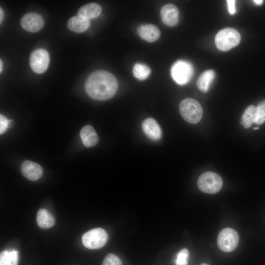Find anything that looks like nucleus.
Masks as SVG:
<instances>
[{
    "mask_svg": "<svg viewBox=\"0 0 265 265\" xmlns=\"http://www.w3.org/2000/svg\"><path fill=\"white\" fill-rule=\"evenodd\" d=\"M142 130L150 139L157 141L160 139L162 132L157 122L152 118L145 119L142 123Z\"/></svg>",
    "mask_w": 265,
    "mask_h": 265,
    "instance_id": "obj_12",
    "label": "nucleus"
},
{
    "mask_svg": "<svg viewBox=\"0 0 265 265\" xmlns=\"http://www.w3.org/2000/svg\"><path fill=\"white\" fill-rule=\"evenodd\" d=\"M14 122L12 120H8V128H12L14 125Z\"/></svg>",
    "mask_w": 265,
    "mask_h": 265,
    "instance_id": "obj_27",
    "label": "nucleus"
},
{
    "mask_svg": "<svg viewBox=\"0 0 265 265\" xmlns=\"http://www.w3.org/2000/svg\"><path fill=\"white\" fill-rule=\"evenodd\" d=\"M240 35L233 28L227 27L220 30L215 37V43L221 51H228L238 46L240 43Z\"/></svg>",
    "mask_w": 265,
    "mask_h": 265,
    "instance_id": "obj_3",
    "label": "nucleus"
},
{
    "mask_svg": "<svg viewBox=\"0 0 265 265\" xmlns=\"http://www.w3.org/2000/svg\"><path fill=\"white\" fill-rule=\"evenodd\" d=\"M253 2L257 5H260L263 3L264 1L262 0H254Z\"/></svg>",
    "mask_w": 265,
    "mask_h": 265,
    "instance_id": "obj_28",
    "label": "nucleus"
},
{
    "mask_svg": "<svg viewBox=\"0 0 265 265\" xmlns=\"http://www.w3.org/2000/svg\"><path fill=\"white\" fill-rule=\"evenodd\" d=\"M102 12V7L96 2H91L81 6L78 15L88 20L97 17Z\"/></svg>",
    "mask_w": 265,
    "mask_h": 265,
    "instance_id": "obj_15",
    "label": "nucleus"
},
{
    "mask_svg": "<svg viewBox=\"0 0 265 265\" xmlns=\"http://www.w3.org/2000/svg\"><path fill=\"white\" fill-rule=\"evenodd\" d=\"M179 110L183 118L191 124L198 123L203 114L201 105L192 98H186L182 101L180 104Z\"/></svg>",
    "mask_w": 265,
    "mask_h": 265,
    "instance_id": "obj_2",
    "label": "nucleus"
},
{
    "mask_svg": "<svg viewBox=\"0 0 265 265\" xmlns=\"http://www.w3.org/2000/svg\"><path fill=\"white\" fill-rule=\"evenodd\" d=\"M18 251L6 250L0 253V265H18Z\"/></svg>",
    "mask_w": 265,
    "mask_h": 265,
    "instance_id": "obj_19",
    "label": "nucleus"
},
{
    "mask_svg": "<svg viewBox=\"0 0 265 265\" xmlns=\"http://www.w3.org/2000/svg\"><path fill=\"white\" fill-rule=\"evenodd\" d=\"M193 73L192 65L185 60L177 61L171 68L172 78L179 85L187 83L191 79Z\"/></svg>",
    "mask_w": 265,
    "mask_h": 265,
    "instance_id": "obj_6",
    "label": "nucleus"
},
{
    "mask_svg": "<svg viewBox=\"0 0 265 265\" xmlns=\"http://www.w3.org/2000/svg\"><path fill=\"white\" fill-rule=\"evenodd\" d=\"M228 5V11L231 15H233L236 12V8L235 6L236 1L234 0H227Z\"/></svg>",
    "mask_w": 265,
    "mask_h": 265,
    "instance_id": "obj_26",
    "label": "nucleus"
},
{
    "mask_svg": "<svg viewBox=\"0 0 265 265\" xmlns=\"http://www.w3.org/2000/svg\"><path fill=\"white\" fill-rule=\"evenodd\" d=\"M199 189L202 192L208 194L218 192L223 186V180L217 174L207 171L201 174L197 181Z\"/></svg>",
    "mask_w": 265,
    "mask_h": 265,
    "instance_id": "obj_4",
    "label": "nucleus"
},
{
    "mask_svg": "<svg viewBox=\"0 0 265 265\" xmlns=\"http://www.w3.org/2000/svg\"><path fill=\"white\" fill-rule=\"evenodd\" d=\"M2 69V63L1 60H0V72H1Z\"/></svg>",
    "mask_w": 265,
    "mask_h": 265,
    "instance_id": "obj_30",
    "label": "nucleus"
},
{
    "mask_svg": "<svg viewBox=\"0 0 265 265\" xmlns=\"http://www.w3.org/2000/svg\"><path fill=\"white\" fill-rule=\"evenodd\" d=\"M259 129V127H256V128H253L254 130H258Z\"/></svg>",
    "mask_w": 265,
    "mask_h": 265,
    "instance_id": "obj_32",
    "label": "nucleus"
},
{
    "mask_svg": "<svg viewBox=\"0 0 265 265\" xmlns=\"http://www.w3.org/2000/svg\"><path fill=\"white\" fill-rule=\"evenodd\" d=\"M21 25L26 30L36 32L42 28L44 25V21L39 14L28 13L22 17L21 19Z\"/></svg>",
    "mask_w": 265,
    "mask_h": 265,
    "instance_id": "obj_9",
    "label": "nucleus"
},
{
    "mask_svg": "<svg viewBox=\"0 0 265 265\" xmlns=\"http://www.w3.org/2000/svg\"><path fill=\"white\" fill-rule=\"evenodd\" d=\"M200 265H209L207 264L203 263V264H201Z\"/></svg>",
    "mask_w": 265,
    "mask_h": 265,
    "instance_id": "obj_31",
    "label": "nucleus"
},
{
    "mask_svg": "<svg viewBox=\"0 0 265 265\" xmlns=\"http://www.w3.org/2000/svg\"><path fill=\"white\" fill-rule=\"evenodd\" d=\"M108 238L107 233L104 229L96 228L85 233L82 236L81 240L86 248L97 249L105 245Z\"/></svg>",
    "mask_w": 265,
    "mask_h": 265,
    "instance_id": "obj_5",
    "label": "nucleus"
},
{
    "mask_svg": "<svg viewBox=\"0 0 265 265\" xmlns=\"http://www.w3.org/2000/svg\"><path fill=\"white\" fill-rule=\"evenodd\" d=\"M215 74L213 70L210 69L204 72L199 77L197 86L202 92L206 93L215 78Z\"/></svg>",
    "mask_w": 265,
    "mask_h": 265,
    "instance_id": "obj_18",
    "label": "nucleus"
},
{
    "mask_svg": "<svg viewBox=\"0 0 265 265\" xmlns=\"http://www.w3.org/2000/svg\"><path fill=\"white\" fill-rule=\"evenodd\" d=\"M161 19L165 25L174 26L179 21V10L175 5L168 3L163 6L160 10Z\"/></svg>",
    "mask_w": 265,
    "mask_h": 265,
    "instance_id": "obj_10",
    "label": "nucleus"
},
{
    "mask_svg": "<svg viewBox=\"0 0 265 265\" xmlns=\"http://www.w3.org/2000/svg\"><path fill=\"white\" fill-rule=\"evenodd\" d=\"M137 31L141 38L148 42L157 41L160 35L159 28L152 24L141 25L137 28Z\"/></svg>",
    "mask_w": 265,
    "mask_h": 265,
    "instance_id": "obj_13",
    "label": "nucleus"
},
{
    "mask_svg": "<svg viewBox=\"0 0 265 265\" xmlns=\"http://www.w3.org/2000/svg\"><path fill=\"white\" fill-rule=\"evenodd\" d=\"M87 95L92 99L105 101L113 97L118 89V82L113 75L105 70H97L87 78L84 85Z\"/></svg>",
    "mask_w": 265,
    "mask_h": 265,
    "instance_id": "obj_1",
    "label": "nucleus"
},
{
    "mask_svg": "<svg viewBox=\"0 0 265 265\" xmlns=\"http://www.w3.org/2000/svg\"><path fill=\"white\" fill-rule=\"evenodd\" d=\"M256 117V107L254 105L249 106L241 117L240 124L244 128H248L255 122Z\"/></svg>",
    "mask_w": 265,
    "mask_h": 265,
    "instance_id": "obj_20",
    "label": "nucleus"
},
{
    "mask_svg": "<svg viewBox=\"0 0 265 265\" xmlns=\"http://www.w3.org/2000/svg\"><path fill=\"white\" fill-rule=\"evenodd\" d=\"M80 136L83 144L86 147H92L96 145L99 140V137L91 125H86L80 131Z\"/></svg>",
    "mask_w": 265,
    "mask_h": 265,
    "instance_id": "obj_14",
    "label": "nucleus"
},
{
    "mask_svg": "<svg viewBox=\"0 0 265 265\" xmlns=\"http://www.w3.org/2000/svg\"><path fill=\"white\" fill-rule=\"evenodd\" d=\"M8 120L2 114L0 115V133L3 134L8 128Z\"/></svg>",
    "mask_w": 265,
    "mask_h": 265,
    "instance_id": "obj_25",
    "label": "nucleus"
},
{
    "mask_svg": "<svg viewBox=\"0 0 265 265\" xmlns=\"http://www.w3.org/2000/svg\"><path fill=\"white\" fill-rule=\"evenodd\" d=\"M36 221L38 226L43 229H49L53 227L55 223L54 217L45 209H41L37 212Z\"/></svg>",
    "mask_w": 265,
    "mask_h": 265,
    "instance_id": "obj_17",
    "label": "nucleus"
},
{
    "mask_svg": "<svg viewBox=\"0 0 265 265\" xmlns=\"http://www.w3.org/2000/svg\"><path fill=\"white\" fill-rule=\"evenodd\" d=\"M265 121V100L261 101L256 107V117L255 123L261 125Z\"/></svg>",
    "mask_w": 265,
    "mask_h": 265,
    "instance_id": "obj_22",
    "label": "nucleus"
},
{
    "mask_svg": "<svg viewBox=\"0 0 265 265\" xmlns=\"http://www.w3.org/2000/svg\"><path fill=\"white\" fill-rule=\"evenodd\" d=\"M0 23H1V21L2 20V18H3V10L2 9H1V8H0Z\"/></svg>",
    "mask_w": 265,
    "mask_h": 265,
    "instance_id": "obj_29",
    "label": "nucleus"
},
{
    "mask_svg": "<svg viewBox=\"0 0 265 265\" xmlns=\"http://www.w3.org/2000/svg\"><path fill=\"white\" fill-rule=\"evenodd\" d=\"M50 56L48 52L43 49L33 51L29 57V65L32 71L37 74L45 72L48 68Z\"/></svg>",
    "mask_w": 265,
    "mask_h": 265,
    "instance_id": "obj_8",
    "label": "nucleus"
},
{
    "mask_svg": "<svg viewBox=\"0 0 265 265\" xmlns=\"http://www.w3.org/2000/svg\"><path fill=\"white\" fill-rule=\"evenodd\" d=\"M239 237L238 232L231 228H225L219 233L217 243L222 251L230 252L234 250L238 246Z\"/></svg>",
    "mask_w": 265,
    "mask_h": 265,
    "instance_id": "obj_7",
    "label": "nucleus"
},
{
    "mask_svg": "<svg viewBox=\"0 0 265 265\" xmlns=\"http://www.w3.org/2000/svg\"><path fill=\"white\" fill-rule=\"evenodd\" d=\"M189 254L188 250L184 247L178 252L175 260L176 265H187Z\"/></svg>",
    "mask_w": 265,
    "mask_h": 265,
    "instance_id": "obj_23",
    "label": "nucleus"
},
{
    "mask_svg": "<svg viewBox=\"0 0 265 265\" xmlns=\"http://www.w3.org/2000/svg\"><path fill=\"white\" fill-rule=\"evenodd\" d=\"M102 265H123L121 260L114 254L109 253L104 258Z\"/></svg>",
    "mask_w": 265,
    "mask_h": 265,
    "instance_id": "obj_24",
    "label": "nucleus"
},
{
    "mask_svg": "<svg viewBox=\"0 0 265 265\" xmlns=\"http://www.w3.org/2000/svg\"><path fill=\"white\" fill-rule=\"evenodd\" d=\"M151 72L150 68L147 65L141 63H136L132 68L133 76L140 80L146 79Z\"/></svg>",
    "mask_w": 265,
    "mask_h": 265,
    "instance_id": "obj_21",
    "label": "nucleus"
},
{
    "mask_svg": "<svg viewBox=\"0 0 265 265\" xmlns=\"http://www.w3.org/2000/svg\"><path fill=\"white\" fill-rule=\"evenodd\" d=\"M22 174L30 181H36L41 177L43 169L37 163L26 160L21 165Z\"/></svg>",
    "mask_w": 265,
    "mask_h": 265,
    "instance_id": "obj_11",
    "label": "nucleus"
},
{
    "mask_svg": "<svg viewBox=\"0 0 265 265\" xmlns=\"http://www.w3.org/2000/svg\"><path fill=\"white\" fill-rule=\"evenodd\" d=\"M67 25L70 30L76 33H80L88 28L90 22L89 20L78 15L70 18Z\"/></svg>",
    "mask_w": 265,
    "mask_h": 265,
    "instance_id": "obj_16",
    "label": "nucleus"
}]
</instances>
